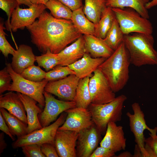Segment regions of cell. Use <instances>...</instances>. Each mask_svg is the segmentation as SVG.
<instances>
[{
    "label": "cell",
    "mask_w": 157,
    "mask_h": 157,
    "mask_svg": "<svg viewBox=\"0 0 157 157\" xmlns=\"http://www.w3.org/2000/svg\"><path fill=\"white\" fill-rule=\"evenodd\" d=\"M124 35L132 33L152 34L153 28L149 19L145 18L134 9L111 8Z\"/></svg>",
    "instance_id": "5"
},
{
    "label": "cell",
    "mask_w": 157,
    "mask_h": 157,
    "mask_svg": "<svg viewBox=\"0 0 157 157\" xmlns=\"http://www.w3.org/2000/svg\"><path fill=\"white\" fill-rule=\"evenodd\" d=\"M80 79L75 74H71L59 80L49 82L44 90L62 99L74 101Z\"/></svg>",
    "instance_id": "13"
},
{
    "label": "cell",
    "mask_w": 157,
    "mask_h": 157,
    "mask_svg": "<svg viewBox=\"0 0 157 157\" xmlns=\"http://www.w3.org/2000/svg\"><path fill=\"white\" fill-rule=\"evenodd\" d=\"M107 0H85L83 11L87 18L96 25L106 7Z\"/></svg>",
    "instance_id": "25"
},
{
    "label": "cell",
    "mask_w": 157,
    "mask_h": 157,
    "mask_svg": "<svg viewBox=\"0 0 157 157\" xmlns=\"http://www.w3.org/2000/svg\"><path fill=\"white\" fill-rule=\"evenodd\" d=\"M49 0H30L33 4L45 5Z\"/></svg>",
    "instance_id": "47"
},
{
    "label": "cell",
    "mask_w": 157,
    "mask_h": 157,
    "mask_svg": "<svg viewBox=\"0 0 157 157\" xmlns=\"http://www.w3.org/2000/svg\"><path fill=\"white\" fill-rule=\"evenodd\" d=\"M123 42L129 55L131 64L138 67L157 65V51L152 34L133 33L124 35Z\"/></svg>",
    "instance_id": "3"
},
{
    "label": "cell",
    "mask_w": 157,
    "mask_h": 157,
    "mask_svg": "<svg viewBox=\"0 0 157 157\" xmlns=\"http://www.w3.org/2000/svg\"><path fill=\"white\" fill-rule=\"evenodd\" d=\"M0 108L6 109L27 124V119L24 104L17 93L11 91L0 96Z\"/></svg>",
    "instance_id": "18"
},
{
    "label": "cell",
    "mask_w": 157,
    "mask_h": 157,
    "mask_svg": "<svg viewBox=\"0 0 157 157\" xmlns=\"http://www.w3.org/2000/svg\"><path fill=\"white\" fill-rule=\"evenodd\" d=\"M19 5L14 10L10 20V32L23 29L32 24L47 8L44 4H32L28 8L23 9Z\"/></svg>",
    "instance_id": "11"
},
{
    "label": "cell",
    "mask_w": 157,
    "mask_h": 157,
    "mask_svg": "<svg viewBox=\"0 0 157 157\" xmlns=\"http://www.w3.org/2000/svg\"><path fill=\"white\" fill-rule=\"evenodd\" d=\"M124 35L116 18L104 39L107 44L114 51L123 42Z\"/></svg>",
    "instance_id": "29"
},
{
    "label": "cell",
    "mask_w": 157,
    "mask_h": 157,
    "mask_svg": "<svg viewBox=\"0 0 157 157\" xmlns=\"http://www.w3.org/2000/svg\"><path fill=\"white\" fill-rule=\"evenodd\" d=\"M41 151L46 157H59L54 144L45 143L40 144Z\"/></svg>",
    "instance_id": "38"
},
{
    "label": "cell",
    "mask_w": 157,
    "mask_h": 157,
    "mask_svg": "<svg viewBox=\"0 0 157 157\" xmlns=\"http://www.w3.org/2000/svg\"><path fill=\"white\" fill-rule=\"evenodd\" d=\"M106 59L102 57L94 58L85 53L81 58L67 66L80 79L92 76V73Z\"/></svg>",
    "instance_id": "17"
},
{
    "label": "cell",
    "mask_w": 157,
    "mask_h": 157,
    "mask_svg": "<svg viewBox=\"0 0 157 157\" xmlns=\"http://www.w3.org/2000/svg\"><path fill=\"white\" fill-rule=\"evenodd\" d=\"M0 130L9 136L13 141L16 140L12 134L9 128L6 124L2 115L0 112Z\"/></svg>",
    "instance_id": "41"
},
{
    "label": "cell",
    "mask_w": 157,
    "mask_h": 157,
    "mask_svg": "<svg viewBox=\"0 0 157 157\" xmlns=\"http://www.w3.org/2000/svg\"><path fill=\"white\" fill-rule=\"evenodd\" d=\"M26 28L31 42L42 54L48 50L58 53L82 35L71 20L55 18L45 10Z\"/></svg>",
    "instance_id": "1"
},
{
    "label": "cell",
    "mask_w": 157,
    "mask_h": 157,
    "mask_svg": "<svg viewBox=\"0 0 157 157\" xmlns=\"http://www.w3.org/2000/svg\"><path fill=\"white\" fill-rule=\"evenodd\" d=\"M127 99L125 95L121 94L108 103L90 105L88 108L94 124L101 134H105L109 122L116 123L121 120L124 104Z\"/></svg>",
    "instance_id": "4"
},
{
    "label": "cell",
    "mask_w": 157,
    "mask_h": 157,
    "mask_svg": "<svg viewBox=\"0 0 157 157\" xmlns=\"http://www.w3.org/2000/svg\"><path fill=\"white\" fill-rule=\"evenodd\" d=\"M149 0H107L106 5L111 8H130L136 10L144 17H149L147 4Z\"/></svg>",
    "instance_id": "23"
},
{
    "label": "cell",
    "mask_w": 157,
    "mask_h": 157,
    "mask_svg": "<svg viewBox=\"0 0 157 157\" xmlns=\"http://www.w3.org/2000/svg\"><path fill=\"white\" fill-rule=\"evenodd\" d=\"M46 73L40 66L34 64L25 69L20 74L28 80L34 82H40L45 78Z\"/></svg>",
    "instance_id": "33"
},
{
    "label": "cell",
    "mask_w": 157,
    "mask_h": 157,
    "mask_svg": "<svg viewBox=\"0 0 157 157\" xmlns=\"http://www.w3.org/2000/svg\"><path fill=\"white\" fill-rule=\"evenodd\" d=\"M35 58L38 66L43 67L47 72L60 65L57 54L53 53L49 50L41 56H35Z\"/></svg>",
    "instance_id": "31"
},
{
    "label": "cell",
    "mask_w": 157,
    "mask_h": 157,
    "mask_svg": "<svg viewBox=\"0 0 157 157\" xmlns=\"http://www.w3.org/2000/svg\"><path fill=\"white\" fill-rule=\"evenodd\" d=\"M22 102L27 113V134L42 128L38 118V115L43 110L37 104V101L27 95L17 92Z\"/></svg>",
    "instance_id": "21"
},
{
    "label": "cell",
    "mask_w": 157,
    "mask_h": 157,
    "mask_svg": "<svg viewBox=\"0 0 157 157\" xmlns=\"http://www.w3.org/2000/svg\"><path fill=\"white\" fill-rule=\"evenodd\" d=\"M105 135L100 142V146L115 153L125 149L126 139L122 126H117L115 122H109Z\"/></svg>",
    "instance_id": "16"
},
{
    "label": "cell",
    "mask_w": 157,
    "mask_h": 157,
    "mask_svg": "<svg viewBox=\"0 0 157 157\" xmlns=\"http://www.w3.org/2000/svg\"><path fill=\"white\" fill-rule=\"evenodd\" d=\"M130 64L129 55L123 41L98 67L115 93L122 90L126 84Z\"/></svg>",
    "instance_id": "2"
},
{
    "label": "cell",
    "mask_w": 157,
    "mask_h": 157,
    "mask_svg": "<svg viewBox=\"0 0 157 157\" xmlns=\"http://www.w3.org/2000/svg\"><path fill=\"white\" fill-rule=\"evenodd\" d=\"M89 88L91 103L101 104L110 102L116 98L115 93L101 70L98 68L90 78Z\"/></svg>",
    "instance_id": "9"
},
{
    "label": "cell",
    "mask_w": 157,
    "mask_h": 157,
    "mask_svg": "<svg viewBox=\"0 0 157 157\" xmlns=\"http://www.w3.org/2000/svg\"><path fill=\"white\" fill-rule=\"evenodd\" d=\"M101 134L94 124L79 132L76 145V157H90L97 147Z\"/></svg>",
    "instance_id": "14"
},
{
    "label": "cell",
    "mask_w": 157,
    "mask_h": 157,
    "mask_svg": "<svg viewBox=\"0 0 157 157\" xmlns=\"http://www.w3.org/2000/svg\"><path fill=\"white\" fill-rule=\"evenodd\" d=\"M0 112L13 135L19 138L27 134V124L4 108H0Z\"/></svg>",
    "instance_id": "27"
},
{
    "label": "cell",
    "mask_w": 157,
    "mask_h": 157,
    "mask_svg": "<svg viewBox=\"0 0 157 157\" xmlns=\"http://www.w3.org/2000/svg\"><path fill=\"white\" fill-rule=\"evenodd\" d=\"M36 61L32 48L24 44L19 45L13 55L11 63L13 70L20 74L26 68L34 64Z\"/></svg>",
    "instance_id": "20"
},
{
    "label": "cell",
    "mask_w": 157,
    "mask_h": 157,
    "mask_svg": "<svg viewBox=\"0 0 157 157\" xmlns=\"http://www.w3.org/2000/svg\"><path fill=\"white\" fill-rule=\"evenodd\" d=\"M90 78L88 76L79 80L74 100L76 107L88 108L91 103L89 88Z\"/></svg>",
    "instance_id": "28"
},
{
    "label": "cell",
    "mask_w": 157,
    "mask_h": 157,
    "mask_svg": "<svg viewBox=\"0 0 157 157\" xmlns=\"http://www.w3.org/2000/svg\"><path fill=\"white\" fill-rule=\"evenodd\" d=\"M67 116L66 113H63L55 122L49 125L17 138L12 143V147L15 149L26 145L41 144L45 143L54 144L56 132L58 128L64 122Z\"/></svg>",
    "instance_id": "7"
},
{
    "label": "cell",
    "mask_w": 157,
    "mask_h": 157,
    "mask_svg": "<svg viewBox=\"0 0 157 157\" xmlns=\"http://www.w3.org/2000/svg\"><path fill=\"white\" fill-rule=\"evenodd\" d=\"M131 107L133 113L132 114L129 112L126 113L129 119L130 129L133 133L135 141L140 150L142 157H147L144 147L145 138L144 131L147 129L150 133L149 134L155 135L157 133V127L152 129L147 126L144 113L138 103L134 102L131 105Z\"/></svg>",
    "instance_id": "8"
},
{
    "label": "cell",
    "mask_w": 157,
    "mask_h": 157,
    "mask_svg": "<svg viewBox=\"0 0 157 157\" xmlns=\"http://www.w3.org/2000/svg\"><path fill=\"white\" fill-rule=\"evenodd\" d=\"M86 53L85 40L82 35L73 43L57 54L59 65L67 66L81 58Z\"/></svg>",
    "instance_id": "19"
},
{
    "label": "cell",
    "mask_w": 157,
    "mask_h": 157,
    "mask_svg": "<svg viewBox=\"0 0 157 157\" xmlns=\"http://www.w3.org/2000/svg\"><path fill=\"white\" fill-rule=\"evenodd\" d=\"M3 23L0 22V50L5 57L7 58L9 54L12 55L16 50L13 47L7 40L6 38V34L4 30L6 28L3 26Z\"/></svg>",
    "instance_id": "34"
},
{
    "label": "cell",
    "mask_w": 157,
    "mask_h": 157,
    "mask_svg": "<svg viewBox=\"0 0 157 157\" xmlns=\"http://www.w3.org/2000/svg\"><path fill=\"white\" fill-rule=\"evenodd\" d=\"M75 72L68 66L58 65L51 70L46 72L45 79L48 82L64 78L71 74H75Z\"/></svg>",
    "instance_id": "32"
},
{
    "label": "cell",
    "mask_w": 157,
    "mask_h": 157,
    "mask_svg": "<svg viewBox=\"0 0 157 157\" xmlns=\"http://www.w3.org/2000/svg\"><path fill=\"white\" fill-rule=\"evenodd\" d=\"M4 133H0V154H1L6 148L7 144L4 139Z\"/></svg>",
    "instance_id": "43"
},
{
    "label": "cell",
    "mask_w": 157,
    "mask_h": 157,
    "mask_svg": "<svg viewBox=\"0 0 157 157\" xmlns=\"http://www.w3.org/2000/svg\"><path fill=\"white\" fill-rule=\"evenodd\" d=\"M157 5V0H152L147 4L146 8L148 9Z\"/></svg>",
    "instance_id": "45"
},
{
    "label": "cell",
    "mask_w": 157,
    "mask_h": 157,
    "mask_svg": "<svg viewBox=\"0 0 157 157\" xmlns=\"http://www.w3.org/2000/svg\"><path fill=\"white\" fill-rule=\"evenodd\" d=\"M19 5L17 0H0V8L6 13L8 17L5 24L6 29L8 31H10V19L12 13Z\"/></svg>",
    "instance_id": "35"
},
{
    "label": "cell",
    "mask_w": 157,
    "mask_h": 157,
    "mask_svg": "<svg viewBox=\"0 0 157 157\" xmlns=\"http://www.w3.org/2000/svg\"><path fill=\"white\" fill-rule=\"evenodd\" d=\"M67 114L64 123L58 130H67L78 133L94 124L91 113L88 108L75 107L65 111Z\"/></svg>",
    "instance_id": "12"
},
{
    "label": "cell",
    "mask_w": 157,
    "mask_h": 157,
    "mask_svg": "<svg viewBox=\"0 0 157 157\" xmlns=\"http://www.w3.org/2000/svg\"><path fill=\"white\" fill-rule=\"evenodd\" d=\"M70 8L72 11L83 6L82 0H57Z\"/></svg>",
    "instance_id": "40"
},
{
    "label": "cell",
    "mask_w": 157,
    "mask_h": 157,
    "mask_svg": "<svg viewBox=\"0 0 157 157\" xmlns=\"http://www.w3.org/2000/svg\"><path fill=\"white\" fill-rule=\"evenodd\" d=\"M71 20L81 34L95 36V24L86 17L83 11V6L72 11Z\"/></svg>",
    "instance_id": "24"
},
{
    "label": "cell",
    "mask_w": 157,
    "mask_h": 157,
    "mask_svg": "<svg viewBox=\"0 0 157 157\" xmlns=\"http://www.w3.org/2000/svg\"><path fill=\"white\" fill-rule=\"evenodd\" d=\"M19 5L24 4L26 5L29 7L33 4L31 2L30 0H17Z\"/></svg>",
    "instance_id": "46"
},
{
    "label": "cell",
    "mask_w": 157,
    "mask_h": 157,
    "mask_svg": "<svg viewBox=\"0 0 157 157\" xmlns=\"http://www.w3.org/2000/svg\"><path fill=\"white\" fill-rule=\"evenodd\" d=\"M78 133L67 130H58L54 145L60 157H76V147Z\"/></svg>",
    "instance_id": "15"
},
{
    "label": "cell",
    "mask_w": 157,
    "mask_h": 157,
    "mask_svg": "<svg viewBox=\"0 0 157 157\" xmlns=\"http://www.w3.org/2000/svg\"><path fill=\"white\" fill-rule=\"evenodd\" d=\"M115 18L112 8L106 6L103 11L99 21L95 25V36L104 39Z\"/></svg>",
    "instance_id": "26"
},
{
    "label": "cell",
    "mask_w": 157,
    "mask_h": 157,
    "mask_svg": "<svg viewBox=\"0 0 157 157\" xmlns=\"http://www.w3.org/2000/svg\"><path fill=\"white\" fill-rule=\"evenodd\" d=\"M150 137L145 139V142L146 144L151 148L154 151L157 157V135H151Z\"/></svg>",
    "instance_id": "42"
},
{
    "label": "cell",
    "mask_w": 157,
    "mask_h": 157,
    "mask_svg": "<svg viewBox=\"0 0 157 157\" xmlns=\"http://www.w3.org/2000/svg\"><path fill=\"white\" fill-rule=\"evenodd\" d=\"M133 155L128 151H126L120 154L117 157H133Z\"/></svg>",
    "instance_id": "48"
},
{
    "label": "cell",
    "mask_w": 157,
    "mask_h": 157,
    "mask_svg": "<svg viewBox=\"0 0 157 157\" xmlns=\"http://www.w3.org/2000/svg\"><path fill=\"white\" fill-rule=\"evenodd\" d=\"M133 157H142V153L136 144L135 146L134 154Z\"/></svg>",
    "instance_id": "44"
},
{
    "label": "cell",
    "mask_w": 157,
    "mask_h": 157,
    "mask_svg": "<svg viewBox=\"0 0 157 157\" xmlns=\"http://www.w3.org/2000/svg\"><path fill=\"white\" fill-rule=\"evenodd\" d=\"M12 80L11 77L6 67L0 71V94L6 91H10Z\"/></svg>",
    "instance_id": "37"
},
{
    "label": "cell",
    "mask_w": 157,
    "mask_h": 157,
    "mask_svg": "<svg viewBox=\"0 0 157 157\" xmlns=\"http://www.w3.org/2000/svg\"><path fill=\"white\" fill-rule=\"evenodd\" d=\"M45 105L43 111L38 115L42 127H46L57 119L59 115L63 112L76 107L74 101H63L56 99L52 94L44 90L43 92Z\"/></svg>",
    "instance_id": "10"
},
{
    "label": "cell",
    "mask_w": 157,
    "mask_h": 157,
    "mask_svg": "<svg viewBox=\"0 0 157 157\" xmlns=\"http://www.w3.org/2000/svg\"><path fill=\"white\" fill-rule=\"evenodd\" d=\"M6 67L13 81L10 91L27 95L35 100L42 106L44 107L45 101L43 92L48 81L45 78L40 82L28 80L15 72L13 70L11 63H7Z\"/></svg>",
    "instance_id": "6"
},
{
    "label": "cell",
    "mask_w": 157,
    "mask_h": 157,
    "mask_svg": "<svg viewBox=\"0 0 157 157\" xmlns=\"http://www.w3.org/2000/svg\"><path fill=\"white\" fill-rule=\"evenodd\" d=\"M21 148L22 152L26 157H46L41 151L40 144H29Z\"/></svg>",
    "instance_id": "36"
},
{
    "label": "cell",
    "mask_w": 157,
    "mask_h": 157,
    "mask_svg": "<svg viewBox=\"0 0 157 157\" xmlns=\"http://www.w3.org/2000/svg\"><path fill=\"white\" fill-rule=\"evenodd\" d=\"M45 5L55 18L71 20L72 11L60 1L49 0Z\"/></svg>",
    "instance_id": "30"
},
{
    "label": "cell",
    "mask_w": 157,
    "mask_h": 157,
    "mask_svg": "<svg viewBox=\"0 0 157 157\" xmlns=\"http://www.w3.org/2000/svg\"><path fill=\"white\" fill-rule=\"evenodd\" d=\"M86 53L94 58L110 57L114 51L106 43L103 39L91 35H83Z\"/></svg>",
    "instance_id": "22"
},
{
    "label": "cell",
    "mask_w": 157,
    "mask_h": 157,
    "mask_svg": "<svg viewBox=\"0 0 157 157\" xmlns=\"http://www.w3.org/2000/svg\"><path fill=\"white\" fill-rule=\"evenodd\" d=\"M115 153L111 150L100 146L95 149L90 157H111L115 156Z\"/></svg>",
    "instance_id": "39"
}]
</instances>
